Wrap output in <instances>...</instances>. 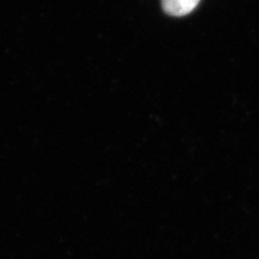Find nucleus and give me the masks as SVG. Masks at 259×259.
<instances>
[{"label":"nucleus","mask_w":259,"mask_h":259,"mask_svg":"<svg viewBox=\"0 0 259 259\" xmlns=\"http://www.w3.org/2000/svg\"><path fill=\"white\" fill-rule=\"evenodd\" d=\"M200 0H162L163 10L173 16L189 14L198 6Z\"/></svg>","instance_id":"obj_1"}]
</instances>
